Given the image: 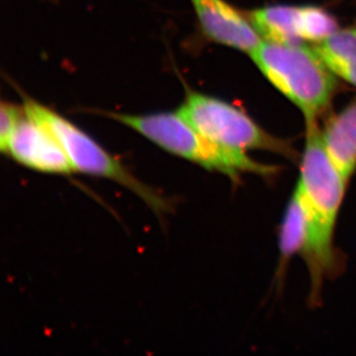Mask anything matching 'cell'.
I'll return each mask as SVG.
<instances>
[{
    "mask_svg": "<svg viewBox=\"0 0 356 356\" xmlns=\"http://www.w3.org/2000/svg\"><path fill=\"white\" fill-rule=\"evenodd\" d=\"M296 186L309 225L303 257L310 273L311 295L317 299L325 278L337 270L334 229L348 186L325 152L317 121L306 122L305 147Z\"/></svg>",
    "mask_w": 356,
    "mask_h": 356,
    "instance_id": "6da1fadb",
    "label": "cell"
},
{
    "mask_svg": "<svg viewBox=\"0 0 356 356\" xmlns=\"http://www.w3.org/2000/svg\"><path fill=\"white\" fill-rule=\"evenodd\" d=\"M140 133L168 153L196 163L210 172L226 175L238 184L243 175L273 177L277 175L275 165L259 163L245 152L219 146L201 135L177 113L129 115L106 113Z\"/></svg>",
    "mask_w": 356,
    "mask_h": 356,
    "instance_id": "7a4b0ae2",
    "label": "cell"
},
{
    "mask_svg": "<svg viewBox=\"0 0 356 356\" xmlns=\"http://www.w3.org/2000/svg\"><path fill=\"white\" fill-rule=\"evenodd\" d=\"M250 56L267 81L301 110L306 122L317 121L329 106L337 76L313 48L262 41Z\"/></svg>",
    "mask_w": 356,
    "mask_h": 356,
    "instance_id": "3957f363",
    "label": "cell"
},
{
    "mask_svg": "<svg viewBox=\"0 0 356 356\" xmlns=\"http://www.w3.org/2000/svg\"><path fill=\"white\" fill-rule=\"evenodd\" d=\"M23 109L27 116L44 126L56 138L74 172L113 180L135 193L159 215L172 209V205L161 193L138 179L118 159L64 117L30 98H26Z\"/></svg>",
    "mask_w": 356,
    "mask_h": 356,
    "instance_id": "277c9868",
    "label": "cell"
},
{
    "mask_svg": "<svg viewBox=\"0 0 356 356\" xmlns=\"http://www.w3.org/2000/svg\"><path fill=\"white\" fill-rule=\"evenodd\" d=\"M177 114L219 146L245 153L262 149L296 159L297 153L289 143L274 137L242 110L218 98L191 92Z\"/></svg>",
    "mask_w": 356,
    "mask_h": 356,
    "instance_id": "5b68a950",
    "label": "cell"
},
{
    "mask_svg": "<svg viewBox=\"0 0 356 356\" xmlns=\"http://www.w3.org/2000/svg\"><path fill=\"white\" fill-rule=\"evenodd\" d=\"M6 154L36 172L58 175L76 173L56 138L25 112L11 135Z\"/></svg>",
    "mask_w": 356,
    "mask_h": 356,
    "instance_id": "8992f818",
    "label": "cell"
},
{
    "mask_svg": "<svg viewBox=\"0 0 356 356\" xmlns=\"http://www.w3.org/2000/svg\"><path fill=\"white\" fill-rule=\"evenodd\" d=\"M205 36L250 55L262 39L248 17L226 0H191Z\"/></svg>",
    "mask_w": 356,
    "mask_h": 356,
    "instance_id": "52a82bcc",
    "label": "cell"
},
{
    "mask_svg": "<svg viewBox=\"0 0 356 356\" xmlns=\"http://www.w3.org/2000/svg\"><path fill=\"white\" fill-rule=\"evenodd\" d=\"M321 136L327 156L348 184L356 172V99L327 120Z\"/></svg>",
    "mask_w": 356,
    "mask_h": 356,
    "instance_id": "ba28073f",
    "label": "cell"
},
{
    "mask_svg": "<svg viewBox=\"0 0 356 356\" xmlns=\"http://www.w3.org/2000/svg\"><path fill=\"white\" fill-rule=\"evenodd\" d=\"M262 41L304 44L301 6H274L250 11L248 16Z\"/></svg>",
    "mask_w": 356,
    "mask_h": 356,
    "instance_id": "9c48e42d",
    "label": "cell"
},
{
    "mask_svg": "<svg viewBox=\"0 0 356 356\" xmlns=\"http://www.w3.org/2000/svg\"><path fill=\"white\" fill-rule=\"evenodd\" d=\"M313 50L334 76L356 88V26L337 30Z\"/></svg>",
    "mask_w": 356,
    "mask_h": 356,
    "instance_id": "30bf717a",
    "label": "cell"
},
{
    "mask_svg": "<svg viewBox=\"0 0 356 356\" xmlns=\"http://www.w3.org/2000/svg\"><path fill=\"white\" fill-rule=\"evenodd\" d=\"M309 225L305 206L299 189L295 186L287 204L280 231V270L296 254L303 255L308 242Z\"/></svg>",
    "mask_w": 356,
    "mask_h": 356,
    "instance_id": "8fae6325",
    "label": "cell"
},
{
    "mask_svg": "<svg viewBox=\"0 0 356 356\" xmlns=\"http://www.w3.org/2000/svg\"><path fill=\"white\" fill-rule=\"evenodd\" d=\"M302 37L304 42L317 44L339 30L332 14L321 7L301 6Z\"/></svg>",
    "mask_w": 356,
    "mask_h": 356,
    "instance_id": "7c38bea8",
    "label": "cell"
},
{
    "mask_svg": "<svg viewBox=\"0 0 356 356\" xmlns=\"http://www.w3.org/2000/svg\"><path fill=\"white\" fill-rule=\"evenodd\" d=\"M23 115H24V109H20L13 103H1V107H0V151L2 153H7L11 135Z\"/></svg>",
    "mask_w": 356,
    "mask_h": 356,
    "instance_id": "4fadbf2b",
    "label": "cell"
}]
</instances>
